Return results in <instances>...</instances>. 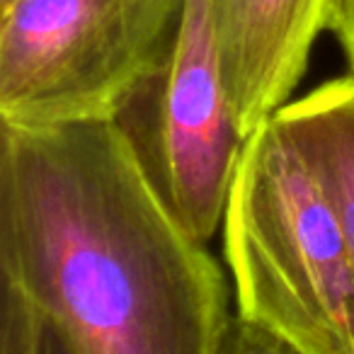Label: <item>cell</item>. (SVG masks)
Wrapping results in <instances>:
<instances>
[{"label": "cell", "mask_w": 354, "mask_h": 354, "mask_svg": "<svg viewBox=\"0 0 354 354\" xmlns=\"http://www.w3.org/2000/svg\"><path fill=\"white\" fill-rule=\"evenodd\" d=\"M325 17L328 0H212L223 80L245 138L289 102Z\"/></svg>", "instance_id": "cell-5"}, {"label": "cell", "mask_w": 354, "mask_h": 354, "mask_svg": "<svg viewBox=\"0 0 354 354\" xmlns=\"http://www.w3.org/2000/svg\"><path fill=\"white\" fill-rule=\"evenodd\" d=\"M218 354H304V352L299 347H294L291 342H286L281 335L272 333L270 328L236 313L221 339Z\"/></svg>", "instance_id": "cell-8"}, {"label": "cell", "mask_w": 354, "mask_h": 354, "mask_svg": "<svg viewBox=\"0 0 354 354\" xmlns=\"http://www.w3.org/2000/svg\"><path fill=\"white\" fill-rule=\"evenodd\" d=\"M325 30L335 35L347 61V73L354 75V0H328Z\"/></svg>", "instance_id": "cell-9"}, {"label": "cell", "mask_w": 354, "mask_h": 354, "mask_svg": "<svg viewBox=\"0 0 354 354\" xmlns=\"http://www.w3.org/2000/svg\"><path fill=\"white\" fill-rule=\"evenodd\" d=\"M0 354H83L64 325L37 308L12 286L3 284Z\"/></svg>", "instance_id": "cell-7"}, {"label": "cell", "mask_w": 354, "mask_h": 354, "mask_svg": "<svg viewBox=\"0 0 354 354\" xmlns=\"http://www.w3.org/2000/svg\"><path fill=\"white\" fill-rule=\"evenodd\" d=\"M187 0L0 3V124L112 119L172 51Z\"/></svg>", "instance_id": "cell-3"}, {"label": "cell", "mask_w": 354, "mask_h": 354, "mask_svg": "<svg viewBox=\"0 0 354 354\" xmlns=\"http://www.w3.org/2000/svg\"><path fill=\"white\" fill-rule=\"evenodd\" d=\"M0 3H8V0H0Z\"/></svg>", "instance_id": "cell-10"}, {"label": "cell", "mask_w": 354, "mask_h": 354, "mask_svg": "<svg viewBox=\"0 0 354 354\" xmlns=\"http://www.w3.org/2000/svg\"><path fill=\"white\" fill-rule=\"evenodd\" d=\"M221 226L238 315L304 354H354V262L274 114L245 138Z\"/></svg>", "instance_id": "cell-2"}, {"label": "cell", "mask_w": 354, "mask_h": 354, "mask_svg": "<svg viewBox=\"0 0 354 354\" xmlns=\"http://www.w3.org/2000/svg\"><path fill=\"white\" fill-rule=\"evenodd\" d=\"M0 270L83 354H218L233 320L112 119L0 127Z\"/></svg>", "instance_id": "cell-1"}, {"label": "cell", "mask_w": 354, "mask_h": 354, "mask_svg": "<svg viewBox=\"0 0 354 354\" xmlns=\"http://www.w3.org/2000/svg\"><path fill=\"white\" fill-rule=\"evenodd\" d=\"M112 122L167 209L207 245L223 223L245 148L223 80L212 0H187L172 51Z\"/></svg>", "instance_id": "cell-4"}, {"label": "cell", "mask_w": 354, "mask_h": 354, "mask_svg": "<svg viewBox=\"0 0 354 354\" xmlns=\"http://www.w3.org/2000/svg\"><path fill=\"white\" fill-rule=\"evenodd\" d=\"M274 117L318 180L354 262V75L318 85Z\"/></svg>", "instance_id": "cell-6"}]
</instances>
